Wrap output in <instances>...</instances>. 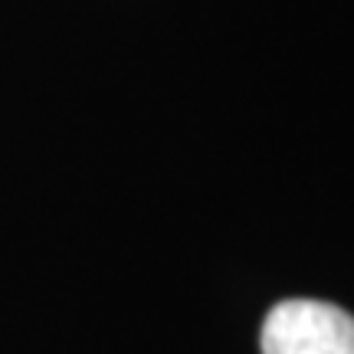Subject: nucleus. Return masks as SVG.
<instances>
[{
	"label": "nucleus",
	"instance_id": "f257e3e1",
	"mask_svg": "<svg viewBox=\"0 0 354 354\" xmlns=\"http://www.w3.org/2000/svg\"><path fill=\"white\" fill-rule=\"evenodd\" d=\"M263 354H354V315L331 302L289 299L269 308Z\"/></svg>",
	"mask_w": 354,
	"mask_h": 354
}]
</instances>
